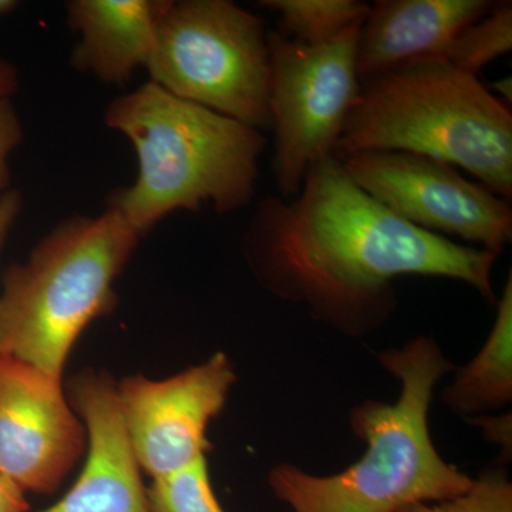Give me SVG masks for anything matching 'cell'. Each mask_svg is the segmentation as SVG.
<instances>
[{
    "label": "cell",
    "mask_w": 512,
    "mask_h": 512,
    "mask_svg": "<svg viewBox=\"0 0 512 512\" xmlns=\"http://www.w3.org/2000/svg\"><path fill=\"white\" fill-rule=\"evenodd\" d=\"M491 94H494L498 100L503 101L504 104H510L512 101V82L511 77H504V79L497 80V82L491 83L490 87H487Z\"/></svg>",
    "instance_id": "cell-24"
},
{
    "label": "cell",
    "mask_w": 512,
    "mask_h": 512,
    "mask_svg": "<svg viewBox=\"0 0 512 512\" xmlns=\"http://www.w3.org/2000/svg\"><path fill=\"white\" fill-rule=\"evenodd\" d=\"M396 512H512V484L501 470L474 478L470 490L437 503H419Z\"/></svg>",
    "instance_id": "cell-18"
},
{
    "label": "cell",
    "mask_w": 512,
    "mask_h": 512,
    "mask_svg": "<svg viewBox=\"0 0 512 512\" xmlns=\"http://www.w3.org/2000/svg\"><path fill=\"white\" fill-rule=\"evenodd\" d=\"M23 124L13 99L0 97V195L12 190L10 157L22 144Z\"/></svg>",
    "instance_id": "cell-19"
},
{
    "label": "cell",
    "mask_w": 512,
    "mask_h": 512,
    "mask_svg": "<svg viewBox=\"0 0 512 512\" xmlns=\"http://www.w3.org/2000/svg\"><path fill=\"white\" fill-rule=\"evenodd\" d=\"M72 399L87 431L86 464L73 487L39 512H150L117 383L106 373L84 372L74 379Z\"/></svg>",
    "instance_id": "cell-11"
},
{
    "label": "cell",
    "mask_w": 512,
    "mask_h": 512,
    "mask_svg": "<svg viewBox=\"0 0 512 512\" xmlns=\"http://www.w3.org/2000/svg\"><path fill=\"white\" fill-rule=\"evenodd\" d=\"M20 89L18 67L9 60L0 57V97L13 99Z\"/></svg>",
    "instance_id": "cell-23"
},
{
    "label": "cell",
    "mask_w": 512,
    "mask_h": 512,
    "mask_svg": "<svg viewBox=\"0 0 512 512\" xmlns=\"http://www.w3.org/2000/svg\"><path fill=\"white\" fill-rule=\"evenodd\" d=\"M338 158L363 191L414 227L456 235L497 254L511 242L510 201L467 180L454 165L407 151Z\"/></svg>",
    "instance_id": "cell-8"
},
{
    "label": "cell",
    "mask_w": 512,
    "mask_h": 512,
    "mask_svg": "<svg viewBox=\"0 0 512 512\" xmlns=\"http://www.w3.org/2000/svg\"><path fill=\"white\" fill-rule=\"evenodd\" d=\"M20 3L16 0H0V19L6 18L10 13L19 8Z\"/></svg>",
    "instance_id": "cell-25"
},
{
    "label": "cell",
    "mask_w": 512,
    "mask_h": 512,
    "mask_svg": "<svg viewBox=\"0 0 512 512\" xmlns=\"http://www.w3.org/2000/svg\"><path fill=\"white\" fill-rule=\"evenodd\" d=\"M147 500L150 512H225L212 490L207 457L153 478Z\"/></svg>",
    "instance_id": "cell-17"
},
{
    "label": "cell",
    "mask_w": 512,
    "mask_h": 512,
    "mask_svg": "<svg viewBox=\"0 0 512 512\" xmlns=\"http://www.w3.org/2000/svg\"><path fill=\"white\" fill-rule=\"evenodd\" d=\"M360 26L320 46L302 45L278 30H268L269 111L275 133L272 171L285 200L299 194L313 165L335 156L359 92Z\"/></svg>",
    "instance_id": "cell-7"
},
{
    "label": "cell",
    "mask_w": 512,
    "mask_h": 512,
    "mask_svg": "<svg viewBox=\"0 0 512 512\" xmlns=\"http://www.w3.org/2000/svg\"><path fill=\"white\" fill-rule=\"evenodd\" d=\"M511 49V2H495L487 15L458 32L440 57L461 72L478 77L484 67Z\"/></svg>",
    "instance_id": "cell-16"
},
{
    "label": "cell",
    "mask_w": 512,
    "mask_h": 512,
    "mask_svg": "<svg viewBox=\"0 0 512 512\" xmlns=\"http://www.w3.org/2000/svg\"><path fill=\"white\" fill-rule=\"evenodd\" d=\"M140 239L110 207L59 222L3 275L0 355L62 379L84 330L116 306L114 284Z\"/></svg>",
    "instance_id": "cell-5"
},
{
    "label": "cell",
    "mask_w": 512,
    "mask_h": 512,
    "mask_svg": "<svg viewBox=\"0 0 512 512\" xmlns=\"http://www.w3.org/2000/svg\"><path fill=\"white\" fill-rule=\"evenodd\" d=\"M23 210V195L18 188H12L0 195V249L5 245L10 232L18 222Z\"/></svg>",
    "instance_id": "cell-21"
},
{
    "label": "cell",
    "mask_w": 512,
    "mask_h": 512,
    "mask_svg": "<svg viewBox=\"0 0 512 512\" xmlns=\"http://www.w3.org/2000/svg\"><path fill=\"white\" fill-rule=\"evenodd\" d=\"M171 0H69L66 20L79 37L70 66L106 86L124 87L146 69Z\"/></svg>",
    "instance_id": "cell-13"
},
{
    "label": "cell",
    "mask_w": 512,
    "mask_h": 512,
    "mask_svg": "<svg viewBox=\"0 0 512 512\" xmlns=\"http://www.w3.org/2000/svg\"><path fill=\"white\" fill-rule=\"evenodd\" d=\"M497 316L483 348L454 372L441 392L451 413L463 417L503 412L512 400V276L497 299Z\"/></svg>",
    "instance_id": "cell-14"
},
{
    "label": "cell",
    "mask_w": 512,
    "mask_h": 512,
    "mask_svg": "<svg viewBox=\"0 0 512 512\" xmlns=\"http://www.w3.org/2000/svg\"><path fill=\"white\" fill-rule=\"evenodd\" d=\"M379 362L396 377L400 394L394 403L366 400L350 412V429L366 444L362 458L333 476L291 463L269 473L272 493L293 512H396L457 497L473 485L474 478L444 460L431 439L434 389L454 370L439 343L417 336L384 350Z\"/></svg>",
    "instance_id": "cell-2"
},
{
    "label": "cell",
    "mask_w": 512,
    "mask_h": 512,
    "mask_svg": "<svg viewBox=\"0 0 512 512\" xmlns=\"http://www.w3.org/2000/svg\"><path fill=\"white\" fill-rule=\"evenodd\" d=\"M237 373L217 352L170 379L134 376L117 384L124 424L138 466L153 478L187 467L211 450L207 430L220 416Z\"/></svg>",
    "instance_id": "cell-9"
},
{
    "label": "cell",
    "mask_w": 512,
    "mask_h": 512,
    "mask_svg": "<svg viewBox=\"0 0 512 512\" xmlns=\"http://www.w3.org/2000/svg\"><path fill=\"white\" fill-rule=\"evenodd\" d=\"M466 421L481 431L485 441L501 448L504 461H511L512 417L510 412L483 414Z\"/></svg>",
    "instance_id": "cell-20"
},
{
    "label": "cell",
    "mask_w": 512,
    "mask_h": 512,
    "mask_svg": "<svg viewBox=\"0 0 512 512\" xmlns=\"http://www.w3.org/2000/svg\"><path fill=\"white\" fill-rule=\"evenodd\" d=\"M25 493L6 478L0 477V512H28Z\"/></svg>",
    "instance_id": "cell-22"
},
{
    "label": "cell",
    "mask_w": 512,
    "mask_h": 512,
    "mask_svg": "<svg viewBox=\"0 0 512 512\" xmlns=\"http://www.w3.org/2000/svg\"><path fill=\"white\" fill-rule=\"evenodd\" d=\"M86 446L62 379L0 355V477L23 493L53 494Z\"/></svg>",
    "instance_id": "cell-10"
},
{
    "label": "cell",
    "mask_w": 512,
    "mask_h": 512,
    "mask_svg": "<svg viewBox=\"0 0 512 512\" xmlns=\"http://www.w3.org/2000/svg\"><path fill=\"white\" fill-rule=\"evenodd\" d=\"M242 249L266 292L346 338H366L393 318L400 276L453 279L497 303L500 254L414 227L363 191L335 156L313 165L291 200L262 198Z\"/></svg>",
    "instance_id": "cell-1"
},
{
    "label": "cell",
    "mask_w": 512,
    "mask_h": 512,
    "mask_svg": "<svg viewBox=\"0 0 512 512\" xmlns=\"http://www.w3.org/2000/svg\"><path fill=\"white\" fill-rule=\"evenodd\" d=\"M258 5L278 15L282 36L306 46L332 42L362 25L370 10L359 0H262Z\"/></svg>",
    "instance_id": "cell-15"
},
{
    "label": "cell",
    "mask_w": 512,
    "mask_h": 512,
    "mask_svg": "<svg viewBox=\"0 0 512 512\" xmlns=\"http://www.w3.org/2000/svg\"><path fill=\"white\" fill-rule=\"evenodd\" d=\"M407 151L463 168L512 198V113L441 57L410 60L360 80L335 157Z\"/></svg>",
    "instance_id": "cell-4"
},
{
    "label": "cell",
    "mask_w": 512,
    "mask_h": 512,
    "mask_svg": "<svg viewBox=\"0 0 512 512\" xmlns=\"http://www.w3.org/2000/svg\"><path fill=\"white\" fill-rule=\"evenodd\" d=\"M146 70L150 82L255 128L271 131L268 29L229 0H171Z\"/></svg>",
    "instance_id": "cell-6"
},
{
    "label": "cell",
    "mask_w": 512,
    "mask_h": 512,
    "mask_svg": "<svg viewBox=\"0 0 512 512\" xmlns=\"http://www.w3.org/2000/svg\"><path fill=\"white\" fill-rule=\"evenodd\" d=\"M494 5L490 0H379L357 33L359 82L410 60L440 57L458 32Z\"/></svg>",
    "instance_id": "cell-12"
},
{
    "label": "cell",
    "mask_w": 512,
    "mask_h": 512,
    "mask_svg": "<svg viewBox=\"0 0 512 512\" xmlns=\"http://www.w3.org/2000/svg\"><path fill=\"white\" fill-rule=\"evenodd\" d=\"M104 124L136 151L138 174L114 188L106 207L141 238L177 211L220 215L248 207L255 197L264 133L165 92L147 82L104 110Z\"/></svg>",
    "instance_id": "cell-3"
}]
</instances>
